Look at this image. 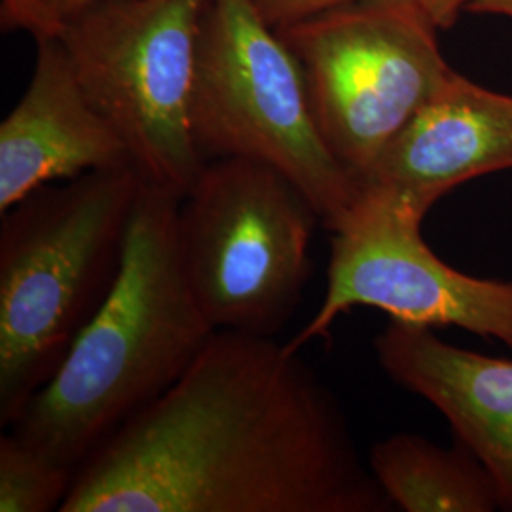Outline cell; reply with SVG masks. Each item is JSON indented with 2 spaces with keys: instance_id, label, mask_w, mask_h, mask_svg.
<instances>
[{
  "instance_id": "obj_1",
  "label": "cell",
  "mask_w": 512,
  "mask_h": 512,
  "mask_svg": "<svg viewBox=\"0 0 512 512\" xmlns=\"http://www.w3.org/2000/svg\"><path fill=\"white\" fill-rule=\"evenodd\" d=\"M387 511L319 374L274 336L217 330L80 465L59 512Z\"/></svg>"
},
{
  "instance_id": "obj_2",
  "label": "cell",
  "mask_w": 512,
  "mask_h": 512,
  "mask_svg": "<svg viewBox=\"0 0 512 512\" xmlns=\"http://www.w3.org/2000/svg\"><path fill=\"white\" fill-rule=\"evenodd\" d=\"M181 202L175 192L145 183L109 298L10 425L19 439L76 471L160 399L217 332L184 272Z\"/></svg>"
},
{
  "instance_id": "obj_3",
  "label": "cell",
  "mask_w": 512,
  "mask_h": 512,
  "mask_svg": "<svg viewBox=\"0 0 512 512\" xmlns=\"http://www.w3.org/2000/svg\"><path fill=\"white\" fill-rule=\"evenodd\" d=\"M145 177L135 165L46 184L2 213L0 423L54 378L105 304Z\"/></svg>"
},
{
  "instance_id": "obj_4",
  "label": "cell",
  "mask_w": 512,
  "mask_h": 512,
  "mask_svg": "<svg viewBox=\"0 0 512 512\" xmlns=\"http://www.w3.org/2000/svg\"><path fill=\"white\" fill-rule=\"evenodd\" d=\"M190 120L205 162L245 158L274 167L332 234L359 200L361 183L317 126L300 61L253 0L207 2Z\"/></svg>"
},
{
  "instance_id": "obj_5",
  "label": "cell",
  "mask_w": 512,
  "mask_h": 512,
  "mask_svg": "<svg viewBox=\"0 0 512 512\" xmlns=\"http://www.w3.org/2000/svg\"><path fill=\"white\" fill-rule=\"evenodd\" d=\"M321 222L270 165L207 160L179 207L184 272L215 330L275 336L302 304Z\"/></svg>"
},
{
  "instance_id": "obj_6",
  "label": "cell",
  "mask_w": 512,
  "mask_h": 512,
  "mask_svg": "<svg viewBox=\"0 0 512 512\" xmlns=\"http://www.w3.org/2000/svg\"><path fill=\"white\" fill-rule=\"evenodd\" d=\"M207 2L101 0L54 35L145 181L181 198L205 165L190 109Z\"/></svg>"
},
{
  "instance_id": "obj_7",
  "label": "cell",
  "mask_w": 512,
  "mask_h": 512,
  "mask_svg": "<svg viewBox=\"0 0 512 512\" xmlns=\"http://www.w3.org/2000/svg\"><path fill=\"white\" fill-rule=\"evenodd\" d=\"M277 31L327 145L359 183L454 71L418 0H363Z\"/></svg>"
},
{
  "instance_id": "obj_8",
  "label": "cell",
  "mask_w": 512,
  "mask_h": 512,
  "mask_svg": "<svg viewBox=\"0 0 512 512\" xmlns=\"http://www.w3.org/2000/svg\"><path fill=\"white\" fill-rule=\"evenodd\" d=\"M423 219L403 198L363 184L348 219L332 234L323 302L285 346L298 353L327 334L342 313L374 308L395 321L458 327L512 349V279L452 268L425 243Z\"/></svg>"
},
{
  "instance_id": "obj_9",
  "label": "cell",
  "mask_w": 512,
  "mask_h": 512,
  "mask_svg": "<svg viewBox=\"0 0 512 512\" xmlns=\"http://www.w3.org/2000/svg\"><path fill=\"white\" fill-rule=\"evenodd\" d=\"M37 40L31 82L0 124V215L46 184L133 165L93 105L59 38Z\"/></svg>"
},
{
  "instance_id": "obj_10",
  "label": "cell",
  "mask_w": 512,
  "mask_h": 512,
  "mask_svg": "<svg viewBox=\"0 0 512 512\" xmlns=\"http://www.w3.org/2000/svg\"><path fill=\"white\" fill-rule=\"evenodd\" d=\"M512 169V95L452 71L385 147L363 184L403 198L420 215L459 184Z\"/></svg>"
},
{
  "instance_id": "obj_11",
  "label": "cell",
  "mask_w": 512,
  "mask_h": 512,
  "mask_svg": "<svg viewBox=\"0 0 512 512\" xmlns=\"http://www.w3.org/2000/svg\"><path fill=\"white\" fill-rule=\"evenodd\" d=\"M385 374L433 404L494 478L512 512V361L458 348L429 327L391 319L374 338Z\"/></svg>"
},
{
  "instance_id": "obj_12",
  "label": "cell",
  "mask_w": 512,
  "mask_h": 512,
  "mask_svg": "<svg viewBox=\"0 0 512 512\" xmlns=\"http://www.w3.org/2000/svg\"><path fill=\"white\" fill-rule=\"evenodd\" d=\"M368 467L404 512L503 511L494 478L459 442L444 448L416 433H395L372 446Z\"/></svg>"
},
{
  "instance_id": "obj_13",
  "label": "cell",
  "mask_w": 512,
  "mask_h": 512,
  "mask_svg": "<svg viewBox=\"0 0 512 512\" xmlns=\"http://www.w3.org/2000/svg\"><path fill=\"white\" fill-rule=\"evenodd\" d=\"M76 469L50 458L12 431L0 439V512L61 511Z\"/></svg>"
},
{
  "instance_id": "obj_14",
  "label": "cell",
  "mask_w": 512,
  "mask_h": 512,
  "mask_svg": "<svg viewBox=\"0 0 512 512\" xmlns=\"http://www.w3.org/2000/svg\"><path fill=\"white\" fill-rule=\"evenodd\" d=\"M355 2L363 0H253L260 16L275 29Z\"/></svg>"
},
{
  "instance_id": "obj_15",
  "label": "cell",
  "mask_w": 512,
  "mask_h": 512,
  "mask_svg": "<svg viewBox=\"0 0 512 512\" xmlns=\"http://www.w3.org/2000/svg\"><path fill=\"white\" fill-rule=\"evenodd\" d=\"M31 19L27 33L33 37H54L59 25L74 14L92 8L101 0H29Z\"/></svg>"
},
{
  "instance_id": "obj_16",
  "label": "cell",
  "mask_w": 512,
  "mask_h": 512,
  "mask_svg": "<svg viewBox=\"0 0 512 512\" xmlns=\"http://www.w3.org/2000/svg\"><path fill=\"white\" fill-rule=\"evenodd\" d=\"M418 2L437 29L452 27L459 18V14L469 4V0H418Z\"/></svg>"
},
{
  "instance_id": "obj_17",
  "label": "cell",
  "mask_w": 512,
  "mask_h": 512,
  "mask_svg": "<svg viewBox=\"0 0 512 512\" xmlns=\"http://www.w3.org/2000/svg\"><path fill=\"white\" fill-rule=\"evenodd\" d=\"M31 19V2L29 0H2V29H23L27 31Z\"/></svg>"
},
{
  "instance_id": "obj_18",
  "label": "cell",
  "mask_w": 512,
  "mask_h": 512,
  "mask_svg": "<svg viewBox=\"0 0 512 512\" xmlns=\"http://www.w3.org/2000/svg\"><path fill=\"white\" fill-rule=\"evenodd\" d=\"M465 10L471 14L512 19V0H469Z\"/></svg>"
}]
</instances>
